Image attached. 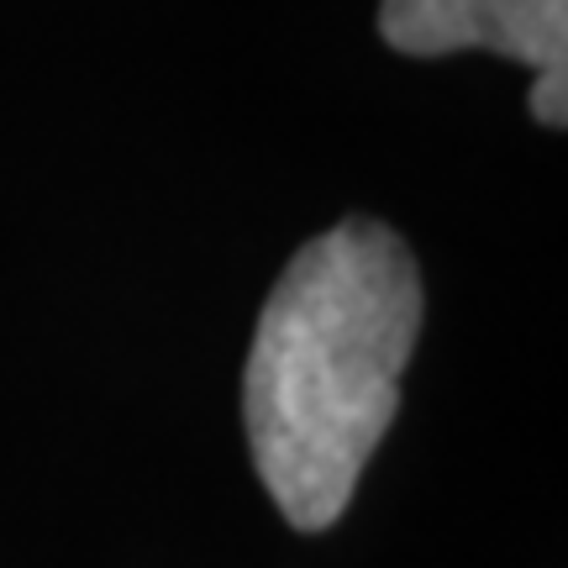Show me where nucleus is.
Segmentation results:
<instances>
[{"label": "nucleus", "instance_id": "obj_2", "mask_svg": "<svg viewBox=\"0 0 568 568\" xmlns=\"http://www.w3.org/2000/svg\"><path fill=\"white\" fill-rule=\"evenodd\" d=\"M379 32L400 53H458L495 48L506 59L568 69V0H385Z\"/></svg>", "mask_w": 568, "mask_h": 568}, {"label": "nucleus", "instance_id": "obj_1", "mask_svg": "<svg viewBox=\"0 0 568 568\" xmlns=\"http://www.w3.org/2000/svg\"><path fill=\"white\" fill-rule=\"evenodd\" d=\"M416 337L422 274L389 226L343 222L290 258L243 374L253 464L290 527L322 531L347 510Z\"/></svg>", "mask_w": 568, "mask_h": 568}, {"label": "nucleus", "instance_id": "obj_3", "mask_svg": "<svg viewBox=\"0 0 568 568\" xmlns=\"http://www.w3.org/2000/svg\"><path fill=\"white\" fill-rule=\"evenodd\" d=\"M564 84H568V69H542L537 84H531V116H537L542 126H564L568 122Z\"/></svg>", "mask_w": 568, "mask_h": 568}]
</instances>
